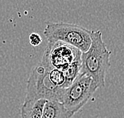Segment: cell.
<instances>
[{
	"label": "cell",
	"mask_w": 124,
	"mask_h": 118,
	"mask_svg": "<svg viewBox=\"0 0 124 118\" xmlns=\"http://www.w3.org/2000/svg\"><path fill=\"white\" fill-rule=\"evenodd\" d=\"M92 30L66 22H49L44 30L48 41H61L76 47L82 53L88 51L92 44Z\"/></svg>",
	"instance_id": "cell-2"
},
{
	"label": "cell",
	"mask_w": 124,
	"mask_h": 118,
	"mask_svg": "<svg viewBox=\"0 0 124 118\" xmlns=\"http://www.w3.org/2000/svg\"><path fill=\"white\" fill-rule=\"evenodd\" d=\"M92 44L88 51L81 54L80 74L90 76L99 88L105 86L107 73L111 66L110 56L100 30H92Z\"/></svg>",
	"instance_id": "cell-1"
},
{
	"label": "cell",
	"mask_w": 124,
	"mask_h": 118,
	"mask_svg": "<svg viewBox=\"0 0 124 118\" xmlns=\"http://www.w3.org/2000/svg\"><path fill=\"white\" fill-rule=\"evenodd\" d=\"M62 89L54 85L50 79L49 69L39 63L28 79L25 101L45 99L59 101Z\"/></svg>",
	"instance_id": "cell-4"
},
{
	"label": "cell",
	"mask_w": 124,
	"mask_h": 118,
	"mask_svg": "<svg viewBox=\"0 0 124 118\" xmlns=\"http://www.w3.org/2000/svg\"><path fill=\"white\" fill-rule=\"evenodd\" d=\"M30 43L33 46H38V45L41 43V36L37 33H32L30 35Z\"/></svg>",
	"instance_id": "cell-8"
},
{
	"label": "cell",
	"mask_w": 124,
	"mask_h": 118,
	"mask_svg": "<svg viewBox=\"0 0 124 118\" xmlns=\"http://www.w3.org/2000/svg\"><path fill=\"white\" fill-rule=\"evenodd\" d=\"M97 89L96 83L90 76L80 73L72 85L62 89L59 101L75 114L88 103Z\"/></svg>",
	"instance_id": "cell-3"
},
{
	"label": "cell",
	"mask_w": 124,
	"mask_h": 118,
	"mask_svg": "<svg viewBox=\"0 0 124 118\" xmlns=\"http://www.w3.org/2000/svg\"><path fill=\"white\" fill-rule=\"evenodd\" d=\"M74 113L69 111L58 101L46 100L41 118H72Z\"/></svg>",
	"instance_id": "cell-6"
},
{
	"label": "cell",
	"mask_w": 124,
	"mask_h": 118,
	"mask_svg": "<svg viewBox=\"0 0 124 118\" xmlns=\"http://www.w3.org/2000/svg\"><path fill=\"white\" fill-rule=\"evenodd\" d=\"M46 100L25 101L21 109L22 118H41Z\"/></svg>",
	"instance_id": "cell-7"
},
{
	"label": "cell",
	"mask_w": 124,
	"mask_h": 118,
	"mask_svg": "<svg viewBox=\"0 0 124 118\" xmlns=\"http://www.w3.org/2000/svg\"><path fill=\"white\" fill-rule=\"evenodd\" d=\"M81 54L80 50L63 42L48 41L40 63L48 68L65 72L77 58L81 57Z\"/></svg>",
	"instance_id": "cell-5"
}]
</instances>
